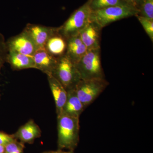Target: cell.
Segmentation results:
<instances>
[{"instance_id":"obj_12","label":"cell","mask_w":153,"mask_h":153,"mask_svg":"<svg viewBox=\"0 0 153 153\" xmlns=\"http://www.w3.org/2000/svg\"><path fill=\"white\" fill-rule=\"evenodd\" d=\"M48 82L55 101L57 115L62 114L67 98V91L62 84L52 75H47Z\"/></svg>"},{"instance_id":"obj_17","label":"cell","mask_w":153,"mask_h":153,"mask_svg":"<svg viewBox=\"0 0 153 153\" xmlns=\"http://www.w3.org/2000/svg\"><path fill=\"white\" fill-rule=\"evenodd\" d=\"M87 2L92 11L98 10L112 6H129L122 0H88Z\"/></svg>"},{"instance_id":"obj_23","label":"cell","mask_w":153,"mask_h":153,"mask_svg":"<svg viewBox=\"0 0 153 153\" xmlns=\"http://www.w3.org/2000/svg\"><path fill=\"white\" fill-rule=\"evenodd\" d=\"M122 1L129 6L136 9L139 12V9L143 0H122Z\"/></svg>"},{"instance_id":"obj_7","label":"cell","mask_w":153,"mask_h":153,"mask_svg":"<svg viewBox=\"0 0 153 153\" xmlns=\"http://www.w3.org/2000/svg\"><path fill=\"white\" fill-rule=\"evenodd\" d=\"M8 52H17L33 57L37 48L29 35L23 30L6 41Z\"/></svg>"},{"instance_id":"obj_22","label":"cell","mask_w":153,"mask_h":153,"mask_svg":"<svg viewBox=\"0 0 153 153\" xmlns=\"http://www.w3.org/2000/svg\"><path fill=\"white\" fill-rule=\"evenodd\" d=\"M16 140L13 135L9 134L4 132L0 131V144L5 146L6 145Z\"/></svg>"},{"instance_id":"obj_13","label":"cell","mask_w":153,"mask_h":153,"mask_svg":"<svg viewBox=\"0 0 153 153\" xmlns=\"http://www.w3.org/2000/svg\"><path fill=\"white\" fill-rule=\"evenodd\" d=\"M67 46V39L57 30L48 39L44 48L50 55L58 59L66 55Z\"/></svg>"},{"instance_id":"obj_1","label":"cell","mask_w":153,"mask_h":153,"mask_svg":"<svg viewBox=\"0 0 153 153\" xmlns=\"http://www.w3.org/2000/svg\"><path fill=\"white\" fill-rule=\"evenodd\" d=\"M57 123L58 148L73 151L79 141V118L61 114L57 116Z\"/></svg>"},{"instance_id":"obj_11","label":"cell","mask_w":153,"mask_h":153,"mask_svg":"<svg viewBox=\"0 0 153 153\" xmlns=\"http://www.w3.org/2000/svg\"><path fill=\"white\" fill-rule=\"evenodd\" d=\"M41 133L39 126L33 119H30L21 126L13 135L16 139L19 140L23 143H33L36 139L41 137Z\"/></svg>"},{"instance_id":"obj_16","label":"cell","mask_w":153,"mask_h":153,"mask_svg":"<svg viewBox=\"0 0 153 153\" xmlns=\"http://www.w3.org/2000/svg\"><path fill=\"white\" fill-rule=\"evenodd\" d=\"M84 107L78 98L74 89L67 91V98L62 114L73 117H79L85 110Z\"/></svg>"},{"instance_id":"obj_21","label":"cell","mask_w":153,"mask_h":153,"mask_svg":"<svg viewBox=\"0 0 153 153\" xmlns=\"http://www.w3.org/2000/svg\"><path fill=\"white\" fill-rule=\"evenodd\" d=\"M7 54L8 50L5 39L2 34L0 33V72L4 64L7 62Z\"/></svg>"},{"instance_id":"obj_8","label":"cell","mask_w":153,"mask_h":153,"mask_svg":"<svg viewBox=\"0 0 153 153\" xmlns=\"http://www.w3.org/2000/svg\"><path fill=\"white\" fill-rule=\"evenodd\" d=\"M57 30V27L28 24L23 30L29 35L38 49L44 48L48 39Z\"/></svg>"},{"instance_id":"obj_20","label":"cell","mask_w":153,"mask_h":153,"mask_svg":"<svg viewBox=\"0 0 153 153\" xmlns=\"http://www.w3.org/2000/svg\"><path fill=\"white\" fill-rule=\"evenodd\" d=\"M24 143L16 140L6 145L4 153H24Z\"/></svg>"},{"instance_id":"obj_4","label":"cell","mask_w":153,"mask_h":153,"mask_svg":"<svg viewBox=\"0 0 153 153\" xmlns=\"http://www.w3.org/2000/svg\"><path fill=\"white\" fill-rule=\"evenodd\" d=\"M138 11L131 6H112L95 11H92L91 19L102 28L121 19L136 16Z\"/></svg>"},{"instance_id":"obj_9","label":"cell","mask_w":153,"mask_h":153,"mask_svg":"<svg viewBox=\"0 0 153 153\" xmlns=\"http://www.w3.org/2000/svg\"><path fill=\"white\" fill-rule=\"evenodd\" d=\"M102 30L98 24L91 21L79 34L88 50L100 48Z\"/></svg>"},{"instance_id":"obj_26","label":"cell","mask_w":153,"mask_h":153,"mask_svg":"<svg viewBox=\"0 0 153 153\" xmlns=\"http://www.w3.org/2000/svg\"><path fill=\"white\" fill-rule=\"evenodd\" d=\"M42 153H51V152H46Z\"/></svg>"},{"instance_id":"obj_18","label":"cell","mask_w":153,"mask_h":153,"mask_svg":"<svg viewBox=\"0 0 153 153\" xmlns=\"http://www.w3.org/2000/svg\"><path fill=\"white\" fill-rule=\"evenodd\" d=\"M137 16L153 19V0H143Z\"/></svg>"},{"instance_id":"obj_2","label":"cell","mask_w":153,"mask_h":153,"mask_svg":"<svg viewBox=\"0 0 153 153\" xmlns=\"http://www.w3.org/2000/svg\"><path fill=\"white\" fill-rule=\"evenodd\" d=\"M92 10L87 2L76 9L60 27L58 32L66 39L79 35L91 22Z\"/></svg>"},{"instance_id":"obj_10","label":"cell","mask_w":153,"mask_h":153,"mask_svg":"<svg viewBox=\"0 0 153 153\" xmlns=\"http://www.w3.org/2000/svg\"><path fill=\"white\" fill-rule=\"evenodd\" d=\"M36 69L47 74L52 75L57 65L58 59L52 56L45 48L37 49L33 56Z\"/></svg>"},{"instance_id":"obj_15","label":"cell","mask_w":153,"mask_h":153,"mask_svg":"<svg viewBox=\"0 0 153 153\" xmlns=\"http://www.w3.org/2000/svg\"><path fill=\"white\" fill-rule=\"evenodd\" d=\"M7 62L13 70L19 71L29 68H35L33 57L13 52H8Z\"/></svg>"},{"instance_id":"obj_3","label":"cell","mask_w":153,"mask_h":153,"mask_svg":"<svg viewBox=\"0 0 153 153\" xmlns=\"http://www.w3.org/2000/svg\"><path fill=\"white\" fill-rule=\"evenodd\" d=\"M75 65L82 79L105 78L100 48L88 50Z\"/></svg>"},{"instance_id":"obj_19","label":"cell","mask_w":153,"mask_h":153,"mask_svg":"<svg viewBox=\"0 0 153 153\" xmlns=\"http://www.w3.org/2000/svg\"><path fill=\"white\" fill-rule=\"evenodd\" d=\"M152 42L153 41V19L139 16H136Z\"/></svg>"},{"instance_id":"obj_25","label":"cell","mask_w":153,"mask_h":153,"mask_svg":"<svg viewBox=\"0 0 153 153\" xmlns=\"http://www.w3.org/2000/svg\"><path fill=\"white\" fill-rule=\"evenodd\" d=\"M5 146L0 144V153H4Z\"/></svg>"},{"instance_id":"obj_14","label":"cell","mask_w":153,"mask_h":153,"mask_svg":"<svg viewBox=\"0 0 153 153\" xmlns=\"http://www.w3.org/2000/svg\"><path fill=\"white\" fill-rule=\"evenodd\" d=\"M87 51L79 35L67 39L66 55L74 64H76Z\"/></svg>"},{"instance_id":"obj_5","label":"cell","mask_w":153,"mask_h":153,"mask_svg":"<svg viewBox=\"0 0 153 153\" xmlns=\"http://www.w3.org/2000/svg\"><path fill=\"white\" fill-rule=\"evenodd\" d=\"M52 75L62 84L67 91L74 89L82 79L76 65L66 55L58 59Z\"/></svg>"},{"instance_id":"obj_6","label":"cell","mask_w":153,"mask_h":153,"mask_svg":"<svg viewBox=\"0 0 153 153\" xmlns=\"http://www.w3.org/2000/svg\"><path fill=\"white\" fill-rule=\"evenodd\" d=\"M105 78L81 79L74 88L85 109L93 103L108 85Z\"/></svg>"},{"instance_id":"obj_24","label":"cell","mask_w":153,"mask_h":153,"mask_svg":"<svg viewBox=\"0 0 153 153\" xmlns=\"http://www.w3.org/2000/svg\"><path fill=\"white\" fill-rule=\"evenodd\" d=\"M51 153H74L71 151H68V152H64L62 151V150L59 149L56 151H53L51 152Z\"/></svg>"}]
</instances>
